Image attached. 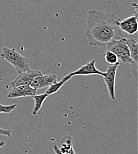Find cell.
Masks as SVG:
<instances>
[{
  "label": "cell",
  "mask_w": 138,
  "mask_h": 154,
  "mask_svg": "<svg viewBox=\"0 0 138 154\" xmlns=\"http://www.w3.org/2000/svg\"><path fill=\"white\" fill-rule=\"evenodd\" d=\"M132 7L133 8V12L135 14V16H138V4L136 2H132Z\"/></svg>",
  "instance_id": "17"
},
{
  "label": "cell",
  "mask_w": 138,
  "mask_h": 154,
  "mask_svg": "<svg viewBox=\"0 0 138 154\" xmlns=\"http://www.w3.org/2000/svg\"><path fill=\"white\" fill-rule=\"evenodd\" d=\"M12 131L11 130L8 129H3L0 128V135L5 136L8 137H11Z\"/></svg>",
  "instance_id": "15"
},
{
  "label": "cell",
  "mask_w": 138,
  "mask_h": 154,
  "mask_svg": "<svg viewBox=\"0 0 138 154\" xmlns=\"http://www.w3.org/2000/svg\"><path fill=\"white\" fill-rule=\"evenodd\" d=\"M119 65L120 62H117L114 65H110L102 76L108 90V94L113 100H115L116 98L115 94V82Z\"/></svg>",
  "instance_id": "4"
},
{
  "label": "cell",
  "mask_w": 138,
  "mask_h": 154,
  "mask_svg": "<svg viewBox=\"0 0 138 154\" xmlns=\"http://www.w3.org/2000/svg\"><path fill=\"white\" fill-rule=\"evenodd\" d=\"M36 94L37 90L30 85H20L13 87L8 94V98H18L20 97H33Z\"/></svg>",
  "instance_id": "10"
},
{
  "label": "cell",
  "mask_w": 138,
  "mask_h": 154,
  "mask_svg": "<svg viewBox=\"0 0 138 154\" xmlns=\"http://www.w3.org/2000/svg\"><path fill=\"white\" fill-rule=\"evenodd\" d=\"M105 46L107 51H111L116 54L118 59L124 63L131 65L133 63L126 43V38L113 41Z\"/></svg>",
  "instance_id": "3"
},
{
  "label": "cell",
  "mask_w": 138,
  "mask_h": 154,
  "mask_svg": "<svg viewBox=\"0 0 138 154\" xmlns=\"http://www.w3.org/2000/svg\"><path fill=\"white\" fill-rule=\"evenodd\" d=\"M5 142H0V148H2V147H3L4 145H5Z\"/></svg>",
  "instance_id": "19"
},
{
  "label": "cell",
  "mask_w": 138,
  "mask_h": 154,
  "mask_svg": "<svg viewBox=\"0 0 138 154\" xmlns=\"http://www.w3.org/2000/svg\"><path fill=\"white\" fill-rule=\"evenodd\" d=\"M95 62V60H92L88 63L80 66L78 69L73 71L69 75L71 77L80 75L86 76L91 75H98L102 77L104 72L99 71L96 68Z\"/></svg>",
  "instance_id": "7"
},
{
  "label": "cell",
  "mask_w": 138,
  "mask_h": 154,
  "mask_svg": "<svg viewBox=\"0 0 138 154\" xmlns=\"http://www.w3.org/2000/svg\"><path fill=\"white\" fill-rule=\"evenodd\" d=\"M60 151H61V152L63 154H76L74 149H73V146L69 148H67V149H60Z\"/></svg>",
  "instance_id": "16"
},
{
  "label": "cell",
  "mask_w": 138,
  "mask_h": 154,
  "mask_svg": "<svg viewBox=\"0 0 138 154\" xmlns=\"http://www.w3.org/2000/svg\"><path fill=\"white\" fill-rule=\"evenodd\" d=\"M57 76L55 74L48 75L42 74L34 79L30 86L37 91L39 89L50 87L51 84L57 82Z\"/></svg>",
  "instance_id": "8"
},
{
  "label": "cell",
  "mask_w": 138,
  "mask_h": 154,
  "mask_svg": "<svg viewBox=\"0 0 138 154\" xmlns=\"http://www.w3.org/2000/svg\"><path fill=\"white\" fill-rule=\"evenodd\" d=\"M53 148H54V152H55L56 154H63L61 152V151H60V149H59V148L58 146L54 145L53 146Z\"/></svg>",
  "instance_id": "18"
},
{
  "label": "cell",
  "mask_w": 138,
  "mask_h": 154,
  "mask_svg": "<svg viewBox=\"0 0 138 154\" xmlns=\"http://www.w3.org/2000/svg\"><path fill=\"white\" fill-rule=\"evenodd\" d=\"M49 96L46 93L41 94L39 95H35L32 97L35 100V105L34 106L32 114L33 115H37L38 112L40 111V109H41L43 103L45 100V99Z\"/></svg>",
  "instance_id": "12"
},
{
  "label": "cell",
  "mask_w": 138,
  "mask_h": 154,
  "mask_svg": "<svg viewBox=\"0 0 138 154\" xmlns=\"http://www.w3.org/2000/svg\"><path fill=\"white\" fill-rule=\"evenodd\" d=\"M103 57L105 58L106 62L110 65H114L118 62V59L116 55L111 51H107Z\"/></svg>",
  "instance_id": "13"
},
{
  "label": "cell",
  "mask_w": 138,
  "mask_h": 154,
  "mask_svg": "<svg viewBox=\"0 0 138 154\" xmlns=\"http://www.w3.org/2000/svg\"><path fill=\"white\" fill-rule=\"evenodd\" d=\"M120 19L116 14L105 13L97 10L87 12L85 36L92 46L102 47L121 38H127L119 26Z\"/></svg>",
  "instance_id": "1"
},
{
  "label": "cell",
  "mask_w": 138,
  "mask_h": 154,
  "mask_svg": "<svg viewBox=\"0 0 138 154\" xmlns=\"http://www.w3.org/2000/svg\"><path fill=\"white\" fill-rule=\"evenodd\" d=\"M126 43L129 48L130 57L133 63L130 65L133 75L136 81L138 80V42L135 38H126Z\"/></svg>",
  "instance_id": "6"
},
{
  "label": "cell",
  "mask_w": 138,
  "mask_h": 154,
  "mask_svg": "<svg viewBox=\"0 0 138 154\" xmlns=\"http://www.w3.org/2000/svg\"><path fill=\"white\" fill-rule=\"evenodd\" d=\"M17 107L16 104H13L10 105H3L0 104V113L8 114L11 113Z\"/></svg>",
  "instance_id": "14"
},
{
  "label": "cell",
  "mask_w": 138,
  "mask_h": 154,
  "mask_svg": "<svg viewBox=\"0 0 138 154\" xmlns=\"http://www.w3.org/2000/svg\"><path fill=\"white\" fill-rule=\"evenodd\" d=\"M0 57L11 63L19 74L30 69L29 59L21 55L14 48H3Z\"/></svg>",
  "instance_id": "2"
},
{
  "label": "cell",
  "mask_w": 138,
  "mask_h": 154,
  "mask_svg": "<svg viewBox=\"0 0 138 154\" xmlns=\"http://www.w3.org/2000/svg\"><path fill=\"white\" fill-rule=\"evenodd\" d=\"M72 77H70L69 75H67L65 76L63 78V79H61L59 82L57 81V82H54V84H51L50 87H48V88L47 90V91H45V93H46L48 96L55 94L62 87V86L66 82H67Z\"/></svg>",
  "instance_id": "11"
},
{
  "label": "cell",
  "mask_w": 138,
  "mask_h": 154,
  "mask_svg": "<svg viewBox=\"0 0 138 154\" xmlns=\"http://www.w3.org/2000/svg\"><path fill=\"white\" fill-rule=\"evenodd\" d=\"M42 74V73L39 70L29 69L24 72L19 73L18 77L11 83V85L13 87L20 85H30L34 79Z\"/></svg>",
  "instance_id": "5"
},
{
  "label": "cell",
  "mask_w": 138,
  "mask_h": 154,
  "mask_svg": "<svg viewBox=\"0 0 138 154\" xmlns=\"http://www.w3.org/2000/svg\"><path fill=\"white\" fill-rule=\"evenodd\" d=\"M120 29L126 35H133L138 32V16L133 15L120 21Z\"/></svg>",
  "instance_id": "9"
}]
</instances>
